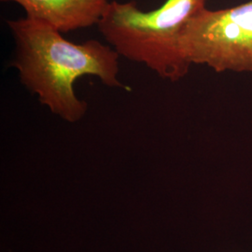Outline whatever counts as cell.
Here are the masks:
<instances>
[{"label": "cell", "mask_w": 252, "mask_h": 252, "mask_svg": "<svg viewBox=\"0 0 252 252\" xmlns=\"http://www.w3.org/2000/svg\"><path fill=\"white\" fill-rule=\"evenodd\" d=\"M13 2L26 11L27 17L45 22L65 34L98 26L109 0H1Z\"/></svg>", "instance_id": "277c9868"}, {"label": "cell", "mask_w": 252, "mask_h": 252, "mask_svg": "<svg viewBox=\"0 0 252 252\" xmlns=\"http://www.w3.org/2000/svg\"><path fill=\"white\" fill-rule=\"evenodd\" d=\"M7 25L15 43L10 64L21 83L63 121L75 124L88 111L87 102L74 90L75 81L83 76H94L110 88L130 90L119 80L121 56L111 46L95 39L73 43L49 24L27 16Z\"/></svg>", "instance_id": "6da1fadb"}, {"label": "cell", "mask_w": 252, "mask_h": 252, "mask_svg": "<svg viewBox=\"0 0 252 252\" xmlns=\"http://www.w3.org/2000/svg\"><path fill=\"white\" fill-rule=\"evenodd\" d=\"M207 0H166L151 11L135 1H110L98 24L108 45L120 56L142 63L161 79L177 81L189 72L180 37L189 21L206 9Z\"/></svg>", "instance_id": "7a4b0ae2"}, {"label": "cell", "mask_w": 252, "mask_h": 252, "mask_svg": "<svg viewBox=\"0 0 252 252\" xmlns=\"http://www.w3.org/2000/svg\"><path fill=\"white\" fill-rule=\"evenodd\" d=\"M180 49L190 65L252 73V0L230 9L201 10L183 30Z\"/></svg>", "instance_id": "3957f363"}]
</instances>
